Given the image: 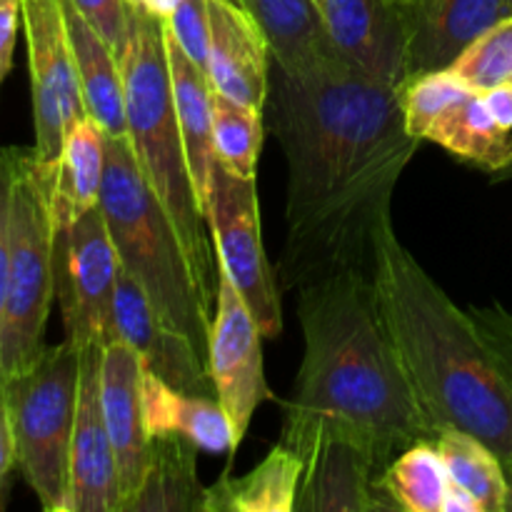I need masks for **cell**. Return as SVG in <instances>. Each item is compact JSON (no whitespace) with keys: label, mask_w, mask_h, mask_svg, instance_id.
Segmentation results:
<instances>
[{"label":"cell","mask_w":512,"mask_h":512,"mask_svg":"<svg viewBox=\"0 0 512 512\" xmlns=\"http://www.w3.org/2000/svg\"><path fill=\"white\" fill-rule=\"evenodd\" d=\"M265 125L288 163L283 288L373 273L395 185L420 145L405 130L398 90L340 58L298 73L273 65Z\"/></svg>","instance_id":"6da1fadb"},{"label":"cell","mask_w":512,"mask_h":512,"mask_svg":"<svg viewBox=\"0 0 512 512\" xmlns=\"http://www.w3.org/2000/svg\"><path fill=\"white\" fill-rule=\"evenodd\" d=\"M303 360L285 403L280 443L298 455L323 435L363 445L388 468L418 440H435V428L388 333L373 278L340 273L298 288Z\"/></svg>","instance_id":"7a4b0ae2"},{"label":"cell","mask_w":512,"mask_h":512,"mask_svg":"<svg viewBox=\"0 0 512 512\" xmlns=\"http://www.w3.org/2000/svg\"><path fill=\"white\" fill-rule=\"evenodd\" d=\"M370 278L405 375L435 433L455 428L478 438L498 455L512 483V388L468 310L458 308L408 253L393 220L375 240Z\"/></svg>","instance_id":"3957f363"},{"label":"cell","mask_w":512,"mask_h":512,"mask_svg":"<svg viewBox=\"0 0 512 512\" xmlns=\"http://www.w3.org/2000/svg\"><path fill=\"white\" fill-rule=\"evenodd\" d=\"M120 68L125 90V138L145 183L175 225L195 283L215 313L220 265L185 158L173 103L163 18H155L135 5L128 43L120 53Z\"/></svg>","instance_id":"277c9868"},{"label":"cell","mask_w":512,"mask_h":512,"mask_svg":"<svg viewBox=\"0 0 512 512\" xmlns=\"http://www.w3.org/2000/svg\"><path fill=\"white\" fill-rule=\"evenodd\" d=\"M100 210L120 268L140 285L155 313L208 358L213 310L195 283L175 225L145 183L125 135H108Z\"/></svg>","instance_id":"5b68a950"},{"label":"cell","mask_w":512,"mask_h":512,"mask_svg":"<svg viewBox=\"0 0 512 512\" xmlns=\"http://www.w3.org/2000/svg\"><path fill=\"white\" fill-rule=\"evenodd\" d=\"M10 170V270L0 363L3 378L33 368L45 353L55 300V223L50 183L35 150H0Z\"/></svg>","instance_id":"8992f818"},{"label":"cell","mask_w":512,"mask_h":512,"mask_svg":"<svg viewBox=\"0 0 512 512\" xmlns=\"http://www.w3.org/2000/svg\"><path fill=\"white\" fill-rule=\"evenodd\" d=\"M80 350L68 338L0 388L25 483L48 512H68L70 440L78 410Z\"/></svg>","instance_id":"52a82bcc"},{"label":"cell","mask_w":512,"mask_h":512,"mask_svg":"<svg viewBox=\"0 0 512 512\" xmlns=\"http://www.w3.org/2000/svg\"><path fill=\"white\" fill-rule=\"evenodd\" d=\"M205 218L220 273L245 300L263 338H278L283 333V305L260 230L258 178H238L215 163Z\"/></svg>","instance_id":"ba28073f"},{"label":"cell","mask_w":512,"mask_h":512,"mask_svg":"<svg viewBox=\"0 0 512 512\" xmlns=\"http://www.w3.org/2000/svg\"><path fill=\"white\" fill-rule=\"evenodd\" d=\"M118 275V250L100 205L55 228V298L63 310L65 338L75 348L118 338L113 320Z\"/></svg>","instance_id":"9c48e42d"},{"label":"cell","mask_w":512,"mask_h":512,"mask_svg":"<svg viewBox=\"0 0 512 512\" xmlns=\"http://www.w3.org/2000/svg\"><path fill=\"white\" fill-rule=\"evenodd\" d=\"M33 90L35 158L53 188V170L68 130L85 118L60 0H20Z\"/></svg>","instance_id":"30bf717a"},{"label":"cell","mask_w":512,"mask_h":512,"mask_svg":"<svg viewBox=\"0 0 512 512\" xmlns=\"http://www.w3.org/2000/svg\"><path fill=\"white\" fill-rule=\"evenodd\" d=\"M208 370L215 385V400L223 405L240 445L253 415L260 405L275 400V395L265 380L263 333L245 300L223 273L210 323Z\"/></svg>","instance_id":"8fae6325"},{"label":"cell","mask_w":512,"mask_h":512,"mask_svg":"<svg viewBox=\"0 0 512 512\" xmlns=\"http://www.w3.org/2000/svg\"><path fill=\"white\" fill-rule=\"evenodd\" d=\"M325 30L335 53L365 78L400 90L410 80V3L323 0Z\"/></svg>","instance_id":"7c38bea8"},{"label":"cell","mask_w":512,"mask_h":512,"mask_svg":"<svg viewBox=\"0 0 512 512\" xmlns=\"http://www.w3.org/2000/svg\"><path fill=\"white\" fill-rule=\"evenodd\" d=\"M78 350L80 385L70 440L68 512H118V468L100 400L103 345Z\"/></svg>","instance_id":"4fadbf2b"},{"label":"cell","mask_w":512,"mask_h":512,"mask_svg":"<svg viewBox=\"0 0 512 512\" xmlns=\"http://www.w3.org/2000/svg\"><path fill=\"white\" fill-rule=\"evenodd\" d=\"M208 60L213 93L265 113L273 50L243 0H208Z\"/></svg>","instance_id":"5bb4252c"},{"label":"cell","mask_w":512,"mask_h":512,"mask_svg":"<svg viewBox=\"0 0 512 512\" xmlns=\"http://www.w3.org/2000/svg\"><path fill=\"white\" fill-rule=\"evenodd\" d=\"M113 320L118 338L138 353L148 373L183 393L215 398L208 358L155 313L140 285L123 268L115 288Z\"/></svg>","instance_id":"9a60e30c"},{"label":"cell","mask_w":512,"mask_h":512,"mask_svg":"<svg viewBox=\"0 0 512 512\" xmlns=\"http://www.w3.org/2000/svg\"><path fill=\"white\" fill-rule=\"evenodd\" d=\"M143 360L125 340L103 345L100 400L118 468V512L138 495L148 465L150 438L143 423Z\"/></svg>","instance_id":"2e32d148"},{"label":"cell","mask_w":512,"mask_h":512,"mask_svg":"<svg viewBox=\"0 0 512 512\" xmlns=\"http://www.w3.org/2000/svg\"><path fill=\"white\" fill-rule=\"evenodd\" d=\"M383 468L355 440L323 435L305 453L295 512L395 510L380 488Z\"/></svg>","instance_id":"e0dca14e"},{"label":"cell","mask_w":512,"mask_h":512,"mask_svg":"<svg viewBox=\"0 0 512 512\" xmlns=\"http://www.w3.org/2000/svg\"><path fill=\"white\" fill-rule=\"evenodd\" d=\"M508 18L512 0H415L410 3V73L450 68L473 40Z\"/></svg>","instance_id":"ac0fdd59"},{"label":"cell","mask_w":512,"mask_h":512,"mask_svg":"<svg viewBox=\"0 0 512 512\" xmlns=\"http://www.w3.org/2000/svg\"><path fill=\"white\" fill-rule=\"evenodd\" d=\"M143 423L148 438L183 435L208 455H233L238 448L223 405L205 395L183 393L143 370Z\"/></svg>","instance_id":"d6986e66"},{"label":"cell","mask_w":512,"mask_h":512,"mask_svg":"<svg viewBox=\"0 0 512 512\" xmlns=\"http://www.w3.org/2000/svg\"><path fill=\"white\" fill-rule=\"evenodd\" d=\"M60 5H63L70 53H73L85 113L105 133L120 138V135H125V90L118 53L80 15L73 0H60Z\"/></svg>","instance_id":"ffe728a7"},{"label":"cell","mask_w":512,"mask_h":512,"mask_svg":"<svg viewBox=\"0 0 512 512\" xmlns=\"http://www.w3.org/2000/svg\"><path fill=\"white\" fill-rule=\"evenodd\" d=\"M165 50H168L170 83H173V103L178 113L180 135H183L185 158H188L190 178H193L198 198L203 203L208 200L210 175L215 168L213 153V88L208 83V75L200 65H195L178 40L168 33L163 23Z\"/></svg>","instance_id":"44dd1931"},{"label":"cell","mask_w":512,"mask_h":512,"mask_svg":"<svg viewBox=\"0 0 512 512\" xmlns=\"http://www.w3.org/2000/svg\"><path fill=\"white\" fill-rule=\"evenodd\" d=\"M108 163V133L90 115L68 130L53 170L50 208L55 228L70 225L88 210L98 208Z\"/></svg>","instance_id":"7402d4cb"},{"label":"cell","mask_w":512,"mask_h":512,"mask_svg":"<svg viewBox=\"0 0 512 512\" xmlns=\"http://www.w3.org/2000/svg\"><path fill=\"white\" fill-rule=\"evenodd\" d=\"M305 458L278 443L248 475L205 488L203 512H295Z\"/></svg>","instance_id":"603a6c76"},{"label":"cell","mask_w":512,"mask_h":512,"mask_svg":"<svg viewBox=\"0 0 512 512\" xmlns=\"http://www.w3.org/2000/svg\"><path fill=\"white\" fill-rule=\"evenodd\" d=\"M268 38L273 65L298 73L340 58L315 0H243ZM343 60V58H340Z\"/></svg>","instance_id":"cb8c5ba5"},{"label":"cell","mask_w":512,"mask_h":512,"mask_svg":"<svg viewBox=\"0 0 512 512\" xmlns=\"http://www.w3.org/2000/svg\"><path fill=\"white\" fill-rule=\"evenodd\" d=\"M203 503L198 448L183 435L150 438L145 478L125 512H203Z\"/></svg>","instance_id":"d4e9b609"},{"label":"cell","mask_w":512,"mask_h":512,"mask_svg":"<svg viewBox=\"0 0 512 512\" xmlns=\"http://www.w3.org/2000/svg\"><path fill=\"white\" fill-rule=\"evenodd\" d=\"M425 140L438 143L453 158L475 165L493 178L512 165V133L495 123L483 93H470L463 103L448 110L428 130Z\"/></svg>","instance_id":"484cf974"},{"label":"cell","mask_w":512,"mask_h":512,"mask_svg":"<svg viewBox=\"0 0 512 512\" xmlns=\"http://www.w3.org/2000/svg\"><path fill=\"white\" fill-rule=\"evenodd\" d=\"M435 445L450 483L473 495L483 512H508L510 475L488 445L455 428L440 430Z\"/></svg>","instance_id":"4316f807"},{"label":"cell","mask_w":512,"mask_h":512,"mask_svg":"<svg viewBox=\"0 0 512 512\" xmlns=\"http://www.w3.org/2000/svg\"><path fill=\"white\" fill-rule=\"evenodd\" d=\"M380 488L395 510L443 512L450 478L435 440H418L390 460L380 475Z\"/></svg>","instance_id":"83f0119b"},{"label":"cell","mask_w":512,"mask_h":512,"mask_svg":"<svg viewBox=\"0 0 512 512\" xmlns=\"http://www.w3.org/2000/svg\"><path fill=\"white\" fill-rule=\"evenodd\" d=\"M265 113L213 93V153L215 163L238 178H258L263 150Z\"/></svg>","instance_id":"f1b7e54d"},{"label":"cell","mask_w":512,"mask_h":512,"mask_svg":"<svg viewBox=\"0 0 512 512\" xmlns=\"http://www.w3.org/2000/svg\"><path fill=\"white\" fill-rule=\"evenodd\" d=\"M470 93H475V90H470L450 68L413 75V78L398 90L400 105H403L405 130H408L415 140L423 143V140L428 138V130L433 128L448 110H453L455 105L463 103Z\"/></svg>","instance_id":"f546056e"},{"label":"cell","mask_w":512,"mask_h":512,"mask_svg":"<svg viewBox=\"0 0 512 512\" xmlns=\"http://www.w3.org/2000/svg\"><path fill=\"white\" fill-rule=\"evenodd\" d=\"M455 75L475 93L495 88L512 78V18L485 30L450 65Z\"/></svg>","instance_id":"4dcf8cb0"},{"label":"cell","mask_w":512,"mask_h":512,"mask_svg":"<svg viewBox=\"0 0 512 512\" xmlns=\"http://www.w3.org/2000/svg\"><path fill=\"white\" fill-rule=\"evenodd\" d=\"M468 315L493 363L498 365V370L512 388V310L500 303L480 305V308L473 305V308H468Z\"/></svg>","instance_id":"1f68e13d"},{"label":"cell","mask_w":512,"mask_h":512,"mask_svg":"<svg viewBox=\"0 0 512 512\" xmlns=\"http://www.w3.org/2000/svg\"><path fill=\"white\" fill-rule=\"evenodd\" d=\"M168 33L178 40L183 53L205 70L208 60V0H180L178 8L163 20Z\"/></svg>","instance_id":"d6a6232c"},{"label":"cell","mask_w":512,"mask_h":512,"mask_svg":"<svg viewBox=\"0 0 512 512\" xmlns=\"http://www.w3.org/2000/svg\"><path fill=\"white\" fill-rule=\"evenodd\" d=\"M73 3L120 58L125 43H128L135 5L130 0H73Z\"/></svg>","instance_id":"836d02e7"},{"label":"cell","mask_w":512,"mask_h":512,"mask_svg":"<svg viewBox=\"0 0 512 512\" xmlns=\"http://www.w3.org/2000/svg\"><path fill=\"white\" fill-rule=\"evenodd\" d=\"M8 270H10V170L0 153V343H3L5 303H8ZM3 363H0V388H3Z\"/></svg>","instance_id":"e575fe53"},{"label":"cell","mask_w":512,"mask_h":512,"mask_svg":"<svg viewBox=\"0 0 512 512\" xmlns=\"http://www.w3.org/2000/svg\"><path fill=\"white\" fill-rule=\"evenodd\" d=\"M20 28H23L20 0H0V88L13 68L15 40H18Z\"/></svg>","instance_id":"d590c367"},{"label":"cell","mask_w":512,"mask_h":512,"mask_svg":"<svg viewBox=\"0 0 512 512\" xmlns=\"http://www.w3.org/2000/svg\"><path fill=\"white\" fill-rule=\"evenodd\" d=\"M483 100L488 105L490 115L495 118V123L512 133V80H505V83L485 90Z\"/></svg>","instance_id":"8d00e7d4"},{"label":"cell","mask_w":512,"mask_h":512,"mask_svg":"<svg viewBox=\"0 0 512 512\" xmlns=\"http://www.w3.org/2000/svg\"><path fill=\"white\" fill-rule=\"evenodd\" d=\"M18 465V458H15V440L13 430H10V418L8 408H5V398L0 393V488L8 480L10 470Z\"/></svg>","instance_id":"74e56055"},{"label":"cell","mask_w":512,"mask_h":512,"mask_svg":"<svg viewBox=\"0 0 512 512\" xmlns=\"http://www.w3.org/2000/svg\"><path fill=\"white\" fill-rule=\"evenodd\" d=\"M443 512H483V510H480L478 500H475L473 495L465 493L463 488H458V485L450 483L448 493H445Z\"/></svg>","instance_id":"f35d334b"},{"label":"cell","mask_w":512,"mask_h":512,"mask_svg":"<svg viewBox=\"0 0 512 512\" xmlns=\"http://www.w3.org/2000/svg\"><path fill=\"white\" fill-rule=\"evenodd\" d=\"M130 3L138 5V8H143L145 13L155 15V18L165 20L175 8H178L180 0H130Z\"/></svg>","instance_id":"ab89813d"},{"label":"cell","mask_w":512,"mask_h":512,"mask_svg":"<svg viewBox=\"0 0 512 512\" xmlns=\"http://www.w3.org/2000/svg\"><path fill=\"white\" fill-rule=\"evenodd\" d=\"M508 178H512V165H510L508 170H503V173H500V175H495L493 180H508Z\"/></svg>","instance_id":"60d3db41"},{"label":"cell","mask_w":512,"mask_h":512,"mask_svg":"<svg viewBox=\"0 0 512 512\" xmlns=\"http://www.w3.org/2000/svg\"><path fill=\"white\" fill-rule=\"evenodd\" d=\"M403 3H415V0H403Z\"/></svg>","instance_id":"b9f144b4"},{"label":"cell","mask_w":512,"mask_h":512,"mask_svg":"<svg viewBox=\"0 0 512 512\" xmlns=\"http://www.w3.org/2000/svg\"><path fill=\"white\" fill-rule=\"evenodd\" d=\"M315 3H318V5H320V3H323V0H315Z\"/></svg>","instance_id":"7bdbcfd3"},{"label":"cell","mask_w":512,"mask_h":512,"mask_svg":"<svg viewBox=\"0 0 512 512\" xmlns=\"http://www.w3.org/2000/svg\"><path fill=\"white\" fill-rule=\"evenodd\" d=\"M510 80H512V78H510Z\"/></svg>","instance_id":"ee69618b"}]
</instances>
